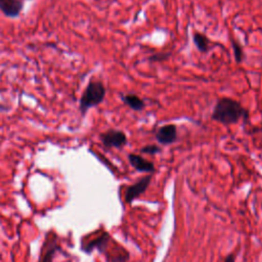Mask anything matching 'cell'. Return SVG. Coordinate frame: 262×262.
<instances>
[{
    "label": "cell",
    "mask_w": 262,
    "mask_h": 262,
    "mask_svg": "<svg viewBox=\"0 0 262 262\" xmlns=\"http://www.w3.org/2000/svg\"><path fill=\"white\" fill-rule=\"evenodd\" d=\"M192 40H193V43H194L195 47L198 48V50L200 52H203V53L208 52V50H209V40L204 34L194 33L192 35Z\"/></svg>",
    "instance_id": "11"
},
{
    "label": "cell",
    "mask_w": 262,
    "mask_h": 262,
    "mask_svg": "<svg viewBox=\"0 0 262 262\" xmlns=\"http://www.w3.org/2000/svg\"><path fill=\"white\" fill-rule=\"evenodd\" d=\"M129 259V254L126 251H122V253H118L115 256L111 257V262H127Z\"/></svg>",
    "instance_id": "14"
},
{
    "label": "cell",
    "mask_w": 262,
    "mask_h": 262,
    "mask_svg": "<svg viewBox=\"0 0 262 262\" xmlns=\"http://www.w3.org/2000/svg\"><path fill=\"white\" fill-rule=\"evenodd\" d=\"M140 151L142 154H146V155H156L161 151V147L156 144H148V145L141 147Z\"/></svg>",
    "instance_id": "13"
},
{
    "label": "cell",
    "mask_w": 262,
    "mask_h": 262,
    "mask_svg": "<svg viewBox=\"0 0 262 262\" xmlns=\"http://www.w3.org/2000/svg\"><path fill=\"white\" fill-rule=\"evenodd\" d=\"M110 241H111L110 234L106 231H102L97 237L91 239L86 244H82L81 249L87 254L92 253L93 250H98L99 252L104 253Z\"/></svg>",
    "instance_id": "6"
},
{
    "label": "cell",
    "mask_w": 262,
    "mask_h": 262,
    "mask_svg": "<svg viewBox=\"0 0 262 262\" xmlns=\"http://www.w3.org/2000/svg\"><path fill=\"white\" fill-rule=\"evenodd\" d=\"M105 97V87L99 81H90L84 90L80 99V112L82 115L98 104H100Z\"/></svg>",
    "instance_id": "2"
},
{
    "label": "cell",
    "mask_w": 262,
    "mask_h": 262,
    "mask_svg": "<svg viewBox=\"0 0 262 262\" xmlns=\"http://www.w3.org/2000/svg\"><path fill=\"white\" fill-rule=\"evenodd\" d=\"M156 139L163 145H168L176 141L177 139V128L174 124H166L161 126L157 133Z\"/></svg>",
    "instance_id": "5"
},
{
    "label": "cell",
    "mask_w": 262,
    "mask_h": 262,
    "mask_svg": "<svg viewBox=\"0 0 262 262\" xmlns=\"http://www.w3.org/2000/svg\"><path fill=\"white\" fill-rule=\"evenodd\" d=\"M100 140L102 144L107 147H116L121 148L127 144V136L121 130L110 129L100 134Z\"/></svg>",
    "instance_id": "3"
},
{
    "label": "cell",
    "mask_w": 262,
    "mask_h": 262,
    "mask_svg": "<svg viewBox=\"0 0 262 262\" xmlns=\"http://www.w3.org/2000/svg\"><path fill=\"white\" fill-rule=\"evenodd\" d=\"M128 160L130 165L138 172H147L152 173L155 172V165L152 162L147 161L143 157L136 155V154H129Z\"/></svg>",
    "instance_id": "7"
},
{
    "label": "cell",
    "mask_w": 262,
    "mask_h": 262,
    "mask_svg": "<svg viewBox=\"0 0 262 262\" xmlns=\"http://www.w3.org/2000/svg\"><path fill=\"white\" fill-rule=\"evenodd\" d=\"M223 262H235V254L234 253H230L229 255H227L225 257Z\"/></svg>",
    "instance_id": "16"
},
{
    "label": "cell",
    "mask_w": 262,
    "mask_h": 262,
    "mask_svg": "<svg viewBox=\"0 0 262 262\" xmlns=\"http://www.w3.org/2000/svg\"><path fill=\"white\" fill-rule=\"evenodd\" d=\"M151 181V175L148 174L140 178L137 182L129 185L125 191V202L127 204H131L135 199H137L140 194H142L147 187L149 186Z\"/></svg>",
    "instance_id": "4"
},
{
    "label": "cell",
    "mask_w": 262,
    "mask_h": 262,
    "mask_svg": "<svg viewBox=\"0 0 262 262\" xmlns=\"http://www.w3.org/2000/svg\"><path fill=\"white\" fill-rule=\"evenodd\" d=\"M23 7L20 0H0V10L8 17H17Z\"/></svg>",
    "instance_id": "8"
},
{
    "label": "cell",
    "mask_w": 262,
    "mask_h": 262,
    "mask_svg": "<svg viewBox=\"0 0 262 262\" xmlns=\"http://www.w3.org/2000/svg\"><path fill=\"white\" fill-rule=\"evenodd\" d=\"M121 98H122L123 102L133 111L139 112L145 106L144 101L139 96H137L136 94H131V93L124 94V95L121 96Z\"/></svg>",
    "instance_id": "10"
},
{
    "label": "cell",
    "mask_w": 262,
    "mask_h": 262,
    "mask_svg": "<svg viewBox=\"0 0 262 262\" xmlns=\"http://www.w3.org/2000/svg\"><path fill=\"white\" fill-rule=\"evenodd\" d=\"M57 250L58 246L56 244V236L53 235L52 237H49L48 234L42 249V257L40 258V262H53V257Z\"/></svg>",
    "instance_id": "9"
},
{
    "label": "cell",
    "mask_w": 262,
    "mask_h": 262,
    "mask_svg": "<svg viewBox=\"0 0 262 262\" xmlns=\"http://www.w3.org/2000/svg\"><path fill=\"white\" fill-rule=\"evenodd\" d=\"M169 56H170V53H167V52L156 53V54H152L151 56H149V57H148V60H149V61H152V62H156V61H164V60H166Z\"/></svg>",
    "instance_id": "15"
},
{
    "label": "cell",
    "mask_w": 262,
    "mask_h": 262,
    "mask_svg": "<svg viewBox=\"0 0 262 262\" xmlns=\"http://www.w3.org/2000/svg\"><path fill=\"white\" fill-rule=\"evenodd\" d=\"M231 45H232V49H233V56H234V60L237 63H241L244 61L245 58V53L243 50V47L241 46V44L238 42H236L235 40L231 39Z\"/></svg>",
    "instance_id": "12"
},
{
    "label": "cell",
    "mask_w": 262,
    "mask_h": 262,
    "mask_svg": "<svg viewBox=\"0 0 262 262\" xmlns=\"http://www.w3.org/2000/svg\"><path fill=\"white\" fill-rule=\"evenodd\" d=\"M212 119L223 125L236 124L241 119L247 120L249 112L235 99L222 97L217 100L213 112Z\"/></svg>",
    "instance_id": "1"
}]
</instances>
